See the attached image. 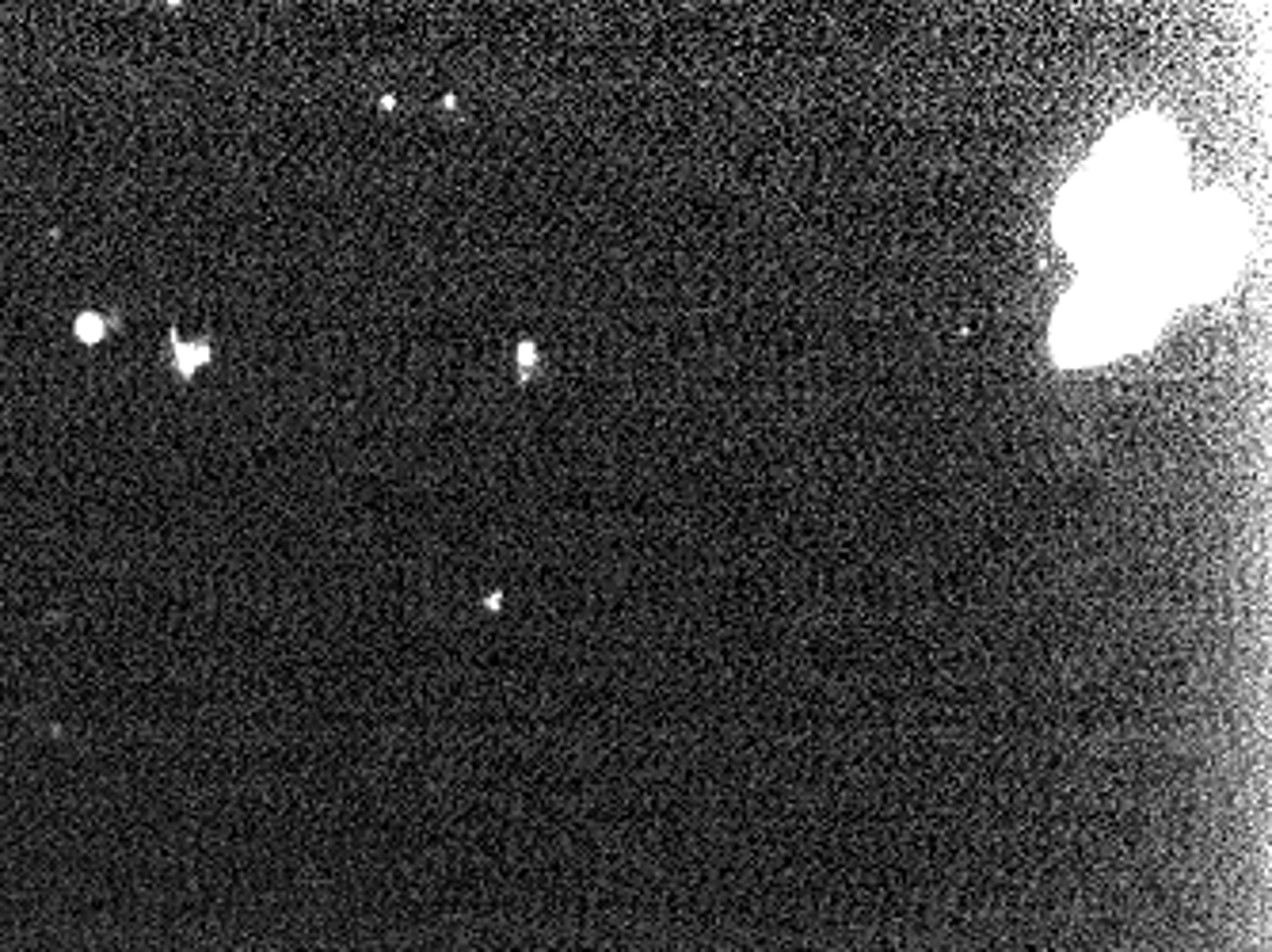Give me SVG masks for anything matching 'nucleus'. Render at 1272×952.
<instances>
[{
	"instance_id": "1",
	"label": "nucleus",
	"mask_w": 1272,
	"mask_h": 952,
	"mask_svg": "<svg viewBox=\"0 0 1272 952\" xmlns=\"http://www.w3.org/2000/svg\"><path fill=\"white\" fill-rule=\"evenodd\" d=\"M1177 164L1154 126L1116 130L1090 172L1063 195L1060 226L1071 248H1098L1105 271L1147 275L1170 237Z\"/></svg>"
},
{
	"instance_id": "2",
	"label": "nucleus",
	"mask_w": 1272,
	"mask_h": 952,
	"mask_svg": "<svg viewBox=\"0 0 1272 952\" xmlns=\"http://www.w3.org/2000/svg\"><path fill=\"white\" fill-rule=\"evenodd\" d=\"M1166 294L1147 275L1132 271H1101L1098 282H1085L1063 301L1056 320V359L1071 366L1105 363L1150 339L1166 313Z\"/></svg>"
},
{
	"instance_id": "3",
	"label": "nucleus",
	"mask_w": 1272,
	"mask_h": 952,
	"mask_svg": "<svg viewBox=\"0 0 1272 952\" xmlns=\"http://www.w3.org/2000/svg\"><path fill=\"white\" fill-rule=\"evenodd\" d=\"M168 339H172V359H175V374H179V381H191V377L199 374L202 366L213 359L210 339H199V343H179V332H175V328L168 332Z\"/></svg>"
},
{
	"instance_id": "4",
	"label": "nucleus",
	"mask_w": 1272,
	"mask_h": 952,
	"mask_svg": "<svg viewBox=\"0 0 1272 952\" xmlns=\"http://www.w3.org/2000/svg\"><path fill=\"white\" fill-rule=\"evenodd\" d=\"M103 332H107V328H103V320L96 313L76 316V339H85V343H100Z\"/></svg>"
}]
</instances>
